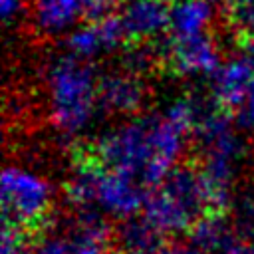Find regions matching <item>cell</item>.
<instances>
[{
	"label": "cell",
	"mask_w": 254,
	"mask_h": 254,
	"mask_svg": "<svg viewBox=\"0 0 254 254\" xmlns=\"http://www.w3.org/2000/svg\"><path fill=\"white\" fill-rule=\"evenodd\" d=\"M232 236L234 232H232L230 216H200L185 232L189 244L200 250L202 254L220 252Z\"/></svg>",
	"instance_id": "obj_14"
},
{
	"label": "cell",
	"mask_w": 254,
	"mask_h": 254,
	"mask_svg": "<svg viewBox=\"0 0 254 254\" xmlns=\"http://www.w3.org/2000/svg\"><path fill=\"white\" fill-rule=\"evenodd\" d=\"M115 242L119 254H125V252L165 248L171 242V238L155 230L145 216H129L115 222Z\"/></svg>",
	"instance_id": "obj_12"
},
{
	"label": "cell",
	"mask_w": 254,
	"mask_h": 254,
	"mask_svg": "<svg viewBox=\"0 0 254 254\" xmlns=\"http://www.w3.org/2000/svg\"><path fill=\"white\" fill-rule=\"evenodd\" d=\"M234 236L254 242V179H240L230 206Z\"/></svg>",
	"instance_id": "obj_16"
},
{
	"label": "cell",
	"mask_w": 254,
	"mask_h": 254,
	"mask_svg": "<svg viewBox=\"0 0 254 254\" xmlns=\"http://www.w3.org/2000/svg\"><path fill=\"white\" fill-rule=\"evenodd\" d=\"M67 222V242L75 254H119L115 224L91 208L71 210Z\"/></svg>",
	"instance_id": "obj_9"
},
{
	"label": "cell",
	"mask_w": 254,
	"mask_h": 254,
	"mask_svg": "<svg viewBox=\"0 0 254 254\" xmlns=\"http://www.w3.org/2000/svg\"><path fill=\"white\" fill-rule=\"evenodd\" d=\"M171 6L173 4L165 0H123V6L119 10V20L125 36L123 46L153 42L163 34H169Z\"/></svg>",
	"instance_id": "obj_6"
},
{
	"label": "cell",
	"mask_w": 254,
	"mask_h": 254,
	"mask_svg": "<svg viewBox=\"0 0 254 254\" xmlns=\"http://www.w3.org/2000/svg\"><path fill=\"white\" fill-rule=\"evenodd\" d=\"M123 0H83V24H99L119 14Z\"/></svg>",
	"instance_id": "obj_17"
},
{
	"label": "cell",
	"mask_w": 254,
	"mask_h": 254,
	"mask_svg": "<svg viewBox=\"0 0 254 254\" xmlns=\"http://www.w3.org/2000/svg\"><path fill=\"white\" fill-rule=\"evenodd\" d=\"M214 20V12L208 0H179L171 6V24L169 36L187 38L212 30L210 24Z\"/></svg>",
	"instance_id": "obj_13"
},
{
	"label": "cell",
	"mask_w": 254,
	"mask_h": 254,
	"mask_svg": "<svg viewBox=\"0 0 254 254\" xmlns=\"http://www.w3.org/2000/svg\"><path fill=\"white\" fill-rule=\"evenodd\" d=\"M165 254H202V252L196 250L194 246H190L189 242H177V240H171V242L165 246Z\"/></svg>",
	"instance_id": "obj_22"
},
{
	"label": "cell",
	"mask_w": 254,
	"mask_h": 254,
	"mask_svg": "<svg viewBox=\"0 0 254 254\" xmlns=\"http://www.w3.org/2000/svg\"><path fill=\"white\" fill-rule=\"evenodd\" d=\"M2 210L4 224L38 248L56 224L58 200L54 187L30 171L6 167L2 175Z\"/></svg>",
	"instance_id": "obj_2"
},
{
	"label": "cell",
	"mask_w": 254,
	"mask_h": 254,
	"mask_svg": "<svg viewBox=\"0 0 254 254\" xmlns=\"http://www.w3.org/2000/svg\"><path fill=\"white\" fill-rule=\"evenodd\" d=\"M218 254H254V242L232 236Z\"/></svg>",
	"instance_id": "obj_19"
},
{
	"label": "cell",
	"mask_w": 254,
	"mask_h": 254,
	"mask_svg": "<svg viewBox=\"0 0 254 254\" xmlns=\"http://www.w3.org/2000/svg\"><path fill=\"white\" fill-rule=\"evenodd\" d=\"M252 85H254V64L244 54H240L236 58L226 60L216 69L212 83V99L222 111L234 117L244 107Z\"/></svg>",
	"instance_id": "obj_8"
},
{
	"label": "cell",
	"mask_w": 254,
	"mask_h": 254,
	"mask_svg": "<svg viewBox=\"0 0 254 254\" xmlns=\"http://www.w3.org/2000/svg\"><path fill=\"white\" fill-rule=\"evenodd\" d=\"M97 202L117 220H121L135 216V212L143 208L145 194L131 175L105 171L97 187Z\"/></svg>",
	"instance_id": "obj_10"
},
{
	"label": "cell",
	"mask_w": 254,
	"mask_h": 254,
	"mask_svg": "<svg viewBox=\"0 0 254 254\" xmlns=\"http://www.w3.org/2000/svg\"><path fill=\"white\" fill-rule=\"evenodd\" d=\"M34 254H75L73 252V248L69 246V242L64 238H58V240H44L36 250H34Z\"/></svg>",
	"instance_id": "obj_18"
},
{
	"label": "cell",
	"mask_w": 254,
	"mask_h": 254,
	"mask_svg": "<svg viewBox=\"0 0 254 254\" xmlns=\"http://www.w3.org/2000/svg\"><path fill=\"white\" fill-rule=\"evenodd\" d=\"M125 254H165V248H159V250H141V252H125Z\"/></svg>",
	"instance_id": "obj_23"
},
{
	"label": "cell",
	"mask_w": 254,
	"mask_h": 254,
	"mask_svg": "<svg viewBox=\"0 0 254 254\" xmlns=\"http://www.w3.org/2000/svg\"><path fill=\"white\" fill-rule=\"evenodd\" d=\"M220 62V44L214 28L196 36H169L163 40V75L181 77L206 73L218 69V65H222Z\"/></svg>",
	"instance_id": "obj_4"
},
{
	"label": "cell",
	"mask_w": 254,
	"mask_h": 254,
	"mask_svg": "<svg viewBox=\"0 0 254 254\" xmlns=\"http://www.w3.org/2000/svg\"><path fill=\"white\" fill-rule=\"evenodd\" d=\"M0 4H2V16H4V20L6 22H12L14 16L26 12L30 0H0Z\"/></svg>",
	"instance_id": "obj_21"
},
{
	"label": "cell",
	"mask_w": 254,
	"mask_h": 254,
	"mask_svg": "<svg viewBox=\"0 0 254 254\" xmlns=\"http://www.w3.org/2000/svg\"><path fill=\"white\" fill-rule=\"evenodd\" d=\"M97 81L91 62L73 54L58 56L48 64V117L60 133H75L89 121L97 101Z\"/></svg>",
	"instance_id": "obj_1"
},
{
	"label": "cell",
	"mask_w": 254,
	"mask_h": 254,
	"mask_svg": "<svg viewBox=\"0 0 254 254\" xmlns=\"http://www.w3.org/2000/svg\"><path fill=\"white\" fill-rule=\"evenodd\" d=\"M79 20L83 0H30L26 8V32L40 40L62 36Z\"/></svg>",
	"instance_id": "obj_7"
},
{
	"label": "cell",
	"mask_w": 254,
	"mask_h": 254,
	"mask_svg": "<svg viewBox=\"0 0 254 254\" xmlns=\"http://www.w3.org/2000/svg\"><path fill=\"white\" fill-rule=\"evenodd\" d=\"M143 216L163 236L175 240V234H185L192 220L189 214L159 187L147 190L143 202Z\"/></svg>",
	"instance_id": "obj_11"
},
{
	"label": "cell",
	"mask_w": 254,
	"mask_h": 254,
	"mask_svg": "<svg viewBox=\"0 0 254 254\" xmlns=\"http://www.w3.org/2000/svg\"><path fill=\"white\" fill-rule=\"evenodd\" d=\"M151 89L147 81L123 69L105 73L97 81V101L111 115L139 117L147 109Z\"/></svg>",
	"instance_id": "obj_5"
},
{
	"label": "cell",
	"mask_w": 254,
	"mask_h": 254,
	"mask_svg": "<svg viewBox=\"0 0 254 254\" xmlns=\"http://www.w3.org/2000/svg\"><path fill=\"white\" fill-rule=\"evenodd\" d=\"M99 161L107 171L125 175H143L151 159L149 147V119L125 123L101 139L93 141Z\"/></svg>",
	"instance_id": "obj_3"
},
{
	"label": "cell",
	"mask_w": 254,
	"mask_h": 254,
	"mask_svg": "<svg viewBox=\"0 0 254 254\" xmlns=\"http://www.w3.org/2000/svg\"><path fill=\"white\" fill-rule=\"evenodd\" d=\"M238 119H240V125L244 129H248V131L254 133V85H252V89L248 93V99H246L244 107L238 113Z\"/></svg>",
	"instance_id": "obj_20"
},
{
	"label": "cell",
	"mask_w": 254,
	"mask_h": 254,
	"mask_svg": "<svg viewBox=\"0 0 254 254\" xmlns=\"http://www.w3.org/2000/svg\"><path fill=\"white\" fill-rule=\"evenodd\" d=\"M165 2H169V4H175V2H179V0H165Z\"/></svg>",
	"instance_id": "obj_24"
},
{
	"label": "cell",
	"mask_w": 254,
	"mask_h": 254,
	"mask_svg": "<svg viewBox=\"0 0 254 254\" xmlns=\"http://www.w3.org/2000/svg\"><path fill=\"white\" fill-rule=\"evenodd\" d=\"M220 28L242 50L254 42V0H226L218 12Z\"/></svg>",
	"instance_id": "obj_15"
}]
</instances>
